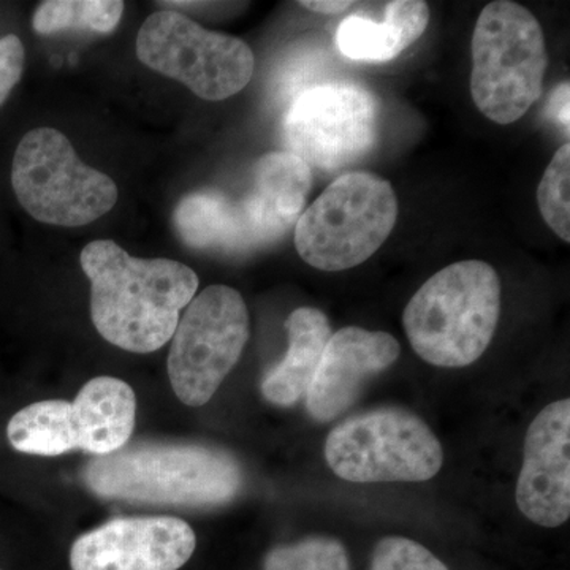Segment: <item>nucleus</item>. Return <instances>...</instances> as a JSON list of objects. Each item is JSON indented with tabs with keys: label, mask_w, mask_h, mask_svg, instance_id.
Returning <instances> with one entry per match:
<instances>
[{
	"label": "nucleus",
	"mask_w": 570,
	"mask_h": 570,
	"mask_svg": "<svg viewBox=\"0 0 570 570\" xmlns=\"http://www.w3.org/2000/svg\"><path fill=\"white\" fill-rule=\"evenodd\" d=\"M91 281V318L105 341L122 351L151 354L174 337L179 314L198 288L194 269L170 258H137L111 239L81 250Z\"/></svg>",
	"instance_id": "1"
},
{
	"label": "nucleus",
	"mask_w": 570,
	"mask_h": 570,
	"mask_svg": "<svg viewBox=\"0 0 570 570\" xmlns=\"http://www.w3.org/2000/svg\"><path fill=\"white\" fill-rule=\"evenodd\" d=\"M96 497L178 508H219L243 487L225 450L198 444H137L97 456L82 471Z\"/></svg>",
	"instance_id": "2"
},
{
	"label": "nucleus",
	"mask_w": 570,
	"mask_h": 570,
	"mask_svg": "<svg viewBox=\"0 0 570 570\" xmlns=\"http://www.w3.org/2000/svg\"><path fill=\"white\" fill-rule=\"evenodd\" d=\"M501 316V281L493 266L456 262L431 276L403 314L420 358L439 367H464L485 354Z\"/></svg>",
	"instance_id": "3"
},
{
	"label": "nucleus",
	"mask_w": 570,
	"mask_h": 570,
	"mask_svg": "<svg viewBox=\"0 0 570 570\" xmlns=\"http://www.w3.org/2000/svg\"><path fill=\"white\" fill-rule=\"evenodd\" d=\"M471 94L490 121L508 126L538 102L549 51L538 18L510 0L491 2L472 33Z\"/></svg>",
	"instance_id": "4"
},
{
	"label": "nucleus",
	"mask_w": 570,
	"mask_h": 570,
	"mask_svg": "<svg viewBox=\"0 0 570 570\" xmlns=\"http://www.w3.org/2000/svg\"><path fill=\"white\" fill-rule=\"evenodd\" d=\"M396 219L392 184L367 171L344 174L299 216L296 250L314 268L344 272L376 254Z\"/></svg>",
	"instance_id": "5"
},
{
	"label": "nucleus",
	"mask_w": 570,
	"mask_h": 570,
	"mask_svg": "<svg viewBox=\"0 0 570 570\" xmlns=\"http://www.w3.org/2000/svg\"><path fill=\"white\" fill-rule=\"evenodd\" d=\"M11 184L33 219L61 227L91 224L118 202V187L110 176L82 164L69 138L48 127L22 137Z\"/></svg>",
	"instance_id": "6"
},
{
	"label": "nucleus",
	"mask_w": 570,
	"mask_h": 570,
	"mask_svg": "<svg viewBox=\"0 0 570 570\" xmlns=\"http://www.w3.org/2000/svg\"><path fill=\"white\" fill-rule=\"evenodd\" d=\"M325 459L347 482H425L441 471L444 452L417 415L381 407L337 425L326 439Z\"/></svg>",
	"instance_id": "7"
},
{
	"label": "nucleus",
	"mask_w": 570,
	"mask_h": 570,
	"mask_svg": "<svg viewBox=\"0 0 570 570\" xmlns=\"http://www.w3.org/2000/svg\"><path fill=\"white\" fill-rule=\"evenodd\" d=\"M137 56L149 69L212 102L242 92L255 69L246 41L202 28L174 10L157 11L142 22Z\"/></svg>",
	"instance_id": "8"
},
{
	"label": "nucleus",
	"mask_w": 570,
	"mask_h": 570,
	"mask_svg": "<svg viewBox=\"0 0 570 570\" xmlns=\"http://www.w3.org/2000/svg\"><path fill=\"white\" fill-rule=\"evenodd\" d=\"M171 340L167 358L171 389L186 406H204L249 340L245 299L227 285H209L186 306Z\"/></svg>",
	"instance_id": "9"
},
{
	"label": "nucleus",
	"mask_w": 570,
	"mask_h": 570,
	"mask_svg": "<svg viewBox=\"0 0 570 570\" xmlns=\"http://www.w3.org/2000/svg\"><path fill=\"white\" fill-rule=\"evenodd\" d=\"M377 126V99L363 86L348 81L313 86L285 111V151L309 168L341 170L373 149Z\"/></svg>",
	"instance_id": "10"
},
{
	"label": "nucleus",
	"mask_w": 570,
	"mask_h": 570,
	"mask_svg": "<svg viewBox=\"0 0 570 570\" xmlns=\"http://www.w3.org/2000/svg\"><path fill=\"white\" fill-rule=\"evenodd\" d=\"M174 225L184 245L216 254L273 245L292 228L253 187L239 198L213 189L186 195L176 205Z\"/></svg>",
	"instance_id": "11"
},
{
	"label": "nucleus",
	"mask_w": 570,
	"mask_h": 570,
	"mask_svg": "<svg viewBox=\"0 0 570 570\" xmlns=\"http://www.w3.org/2000/svg\"><path fill=\"white\" fill-rule=\"evenodd\" d=\"M197 539L175 517L118 519L86 532L70 550L71 570H178L194 554Z\"/></svg>",
	"instance_id": "12"
},
{
	"label": "nucleus",
	"mask_w": 570,
	"mask_h": 570,
	"mask_svg": "<svg viewBox=\"0 0 570 570\" xmlns=\"http://www.w3.org/2000/svg\"><path fill=\"white\" fill-rule=\"evenodd\" d=\"M528 520L561 527L570 517V401H554L528 428L515 493Z\"/></svg>",
	"instance_id": "13"
},
{
	"label": "nucleus",
	"mask_w": 570,
	"mask_h": 570,
	"mask_svg": "<svg viewBox=\"0 0 570 570\" xmlns=\"http://www.w3.org/2000/svg\"><path fill=\"white\" fill-rule=\"evenodd\" d=\"M401 354L385 332L346 326L330 337L321 365L306 392V409L316 422L328 423L355 403L367 379L389 370Z\"/></svg>",
	"instance_id": "14"
},
{
	"label": "nucleus",
	"mask_w": 570,
	"mask_h": 570,
	"mask_svg": "<svg viewBox=\"0 0 570 570\" xmlns=\"http://www.w3.org/2000/svg\"><path fill=\"white\" fill-rule=\"evenodd\" d=\"M137 397L121 379H92L70 403L73 450L105 456L126 448L134 433Z\"/></svg>",
	"instance_id": "15"
},
{
	"label": "nucleus",
	"mask_w": 570,
	"mask_h": 570,
	"mask_svg": "<svg viewBox=\"0 0 570 570\" xmlns=\"http://www.w3.org/2000/svg\"><path fill=\"white\" fill-rule=\"evenodd\" d=\"M430 7L422 0H393L385 7L382 22L352 14L336 29V47L352 61H393L425 33Z\"/></svg>",
	"instance_id": "16"
},
{
	"label": "nucleus",
	"mask_w": 570,
	"mask_h": 570,
	"mask_svg": "<svg viewBox=\"0 0 570 570\" xmlns=\"http://www.w3.org/2000/svg\"><path fill=\"white\" fill-rule=\"evenodd\" d=\"M285 330L287 354L266 373L262 395L276 406L291 407L306 396L333 332L328 317L316 307L295 309L285 321Z\"/></svg>",
	"instance_id": "17"
},
{
	"label": "nucleus",
	"mask_w": 570,
	"mask_h": 570,
	"mask_svg": "<svg viewBox=\"0 0 570 570\" xmlns=\"http://www.w3.org/2000/svg\"><path fill=\"white\" fill-rule=\"evenodd\" d=\"M250 187L262 195L281 219L294 227L305 212L313 184L309 165L288 151H273L254 164Z\"/></svg>",
	"instance_id": "18"
},
{
	"label": "nucleus",
	"mask_w": 570,
	"mask_h": 570,
	"mask_svg": "<svg viewBox=\"0 0 570 570\" xmlns=\"http://www.w3.org/2000/svg\"><path fill=\"white\" fill-rule=\"evenodd\" d=\"M70 403L47 400L29 404L11 417L7 438L21 453L58 456L73 450L70 434Z\"/></svg>",
	"instance_id": "19"
},
{
	"label": "nucleus",
	"mask_w": 570,
	"mask_h": 570,
	"mask_svg": "<svg viewBox=\"0 0 570 570\" xmlns=\"http://www.w3.org/2000/svg\"><path fill=\"white\" fill-rule=\"evenodd\" d=\"M124 13L119 0H47L33 13L32 28L41 36L69 29L111 33Z\"/></svg>",
	"instance_id": "20"
},
{
	"label": "nucleus",
	"mask_w": 570,
	"mask_h": 570,
	"mask_svg": "<svg viewBox=\"0 0 570 570\" xmlns=\"http://www.w3.org/2000/svg\"><path fill=\"white\" fill-rule=\"evenodd\" d=\"M570 145L566 142L540 179L538 204L543 220L562 242H570Z\"/></svg>",
	"instance_id": "21"
},
{
	"label": "nucleus",
	"mask_w": 570,
	"mask_h": 570,
	"mask_svg": "<svg viewBox=\"0 0 570 570\" xmlns=\"http://www.w3.org/2000/svg\"><path fill=\"white\" fill-rule=\"evenodd\" d=\"M264 570H348L347 551L335 539L299 540L269 551Z\"/></svg>",
	"instance_id": "22"
},
{
	"label": "nucleus",
	"mask_w": 570,
	"mask_h": 570,
	"mask_svg": "<svg viewBox=\"0 0 570 570\" xmlns=\"http://www.w3.org/2000/svg\"><path fill=\"white\" fill-rule=\"evenodd\" d=\"M373 570H449L415 540L385 538L373 554Z\"/></svg>",
	"instance_id": "23"
},
{
	"label": "nucleus",
	"mask_w": 570,
	"mask_h": 570,
	"mask_svg": "<svg viewBox=\"0 0 570 570\" xmlns=\"http://www.w3.org/2000/svg\"><path fill=\"white\" fill-rule=\"evenodd\" d=\"M26 51L20 37L9 33L0 39V105L13 91L24 70Z\"/></svg>",
	"instance_id": "24"
},
{
	"label": "nucleus",
	"mask_w": 570,
	"mask_h": 570,
	"mask_svg": "<svg viewBox=\"0 0 570 570\" xmlns=\"http://www.w3.org/2000/svg\"><path fill=\"white\" fill-rule=\"evenodd\" d=\"M549 108L551 118L569 130V82L558 86L557 91L551 96Z\"/></svg>",
	"instance_id": "25"
},
{
	"label": "nucleus",
	"mask_w": 570,
	"mask_h": 570,
	"mask_svg": "<svg viewBox=\"0 0 570 570\" xmlns=\"http://www.w3.org/2000/svg\"><path fill=\"white\" fill-rule=\"evenodd\" d=\"M299 6L314 11V13L336 14L341 13V11L347 10L348 7L354 6V2H347V0H343V2H336V0H321V2H317V0H309V2H299Z\"/></svg>",
	"instance_id": "26"
}]
</instances>
